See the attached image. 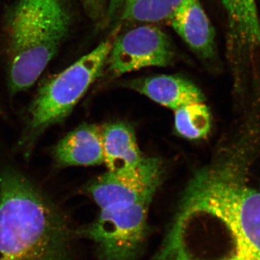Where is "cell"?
I'll list each match as a JSON object with an SVG mask.
<instances>
[{
    "mask_svg": "<svg viewBox=\"0 0 260 260\" xmlns=\"http://www.w3.org/2000/svg\"><path fill=\"white\" fill-rule=\"evenodd\" d=\"M78 226L21 173L0 172V260H86Z\"/></svg>",
    "mask_w": 260,
    "mask_h": 260,
    "instance_id": "cell-1",
    "label": "cell"
},
{
    "mask_svg": "<svg viewBox=\"0 0 260 260\" xmlns=\"http://www.w3.org/2000/svg\"><path fill=\"white\" fill-rule=\"evenodd\" d=\"M232 162L204 168L186 186L179 204L210 214L232 250V260H260V189L249 185Z\"/></svg>",
    "mask_w": 260,
    "mask_h": 260,
    "instance_id": "cell-2",
    "label": "cell"
},
{
    "mask_svg": "<svg viewBox=\"0 0 260 260\" xmlns=\"http://www.w3.org/2000/svg\"><path fill=\"white\" fill-rule=\"evenodd\" d=\"M69 26V15L60 0H18L7 27L11 95L37 82L57 53Z\"/></svg>",
    "mask_w": 260,
    "mask_h": 260,
    "instance_id": "cell-3",
    "label": "cell"
},
{
    "mask_svg": "<svg viewBox=\"0 0 260 260\" xmlns=\"http://www.w3.org/2000/svg\"><path fill=\"white\" fill-rule=\"evenodd\" d=\"M114 39L101 43L44 83L29 108L24 141L34 142L47 128L64 120L102 73Z\"/></svg>",
    "mask_w": 260,
    "mask_h": 260,
    "instance_id": "cell-4",
    "label": "cell"
},
{
    "mask_svg": "<svg viewBox=\"0 0 260 260\" xmlns=\"http://www.w3.org/2000/svg\"><path fill=\"white\" fill-rule=\"evenodd\" d=\"M150 202L99 210L93 221L78 226L80 239L93 249L95 260H139L150 236Z\"/></svg>",
    "mask_w": 260,
    "mask_h": 260,
    "instance_id": "cell-5",
    "label": "cell"
},
{
    "mask_svg": "<svg viewBox=\"0 0 260 260\" xmlns=\"http://www.w3.org/2000/svg\"><path fill=\"white\" fill-rule=\"evenodd\" d=\"M162 176V162L156 158L144 157L129 170L108 171L95 179L87 191L99 210L125 208L143 202L152 203Z\"/></svg>",
    "mask_w": 260,
    "mask_h": 260,
    "instance_id": "cell-6",
    "label": "cell"
},
{
    "mask_svg": "<svg viewBox=\"0 0 260 260\" xmlns=\"http://www.w3.org/2000/svg\"><path fill=\"white\" fill-rule=\"evenodd\" d=\"M174 57V48L167 34L148 24L114 39L107 64L111 75L116 77L150 67L169 66Z\"/></svg>",
    "mask_w": 260,
    "mask_h": 260,
    "instance_id": "cell-7",
    "label": "cell"
},
{
    "mask_svg": "<svg viewBox=\"0 0 260 260\" xmlns=\"http://www.w3.org/2000/svg\"><path fill=\"white\" fill-rule=\"evenodd\" d=\"M167 20L197 55L204 59L214 57L215 30L200 0H182Z\"/></svg>",
    "mask_w": 260,
    "mask_h": 260,
    "instance_id": "cell-8",
    "label": "cell"
},
{
    "mask_svg": "<svg viewBox=\"0 0 260 260\" xmlns=\"http://www.w3.org/2000/svg\"><path fill=\"white\" fill-rule=\"evenodd\" d=\"M129 87L174 111L205 100L200 89L192 82L176 75H160L139 78L132 80Z\"/></svg>",
    "mask_w": 260,
    "mask_h": 260,
    "instance_id": "cell-9",
    "label": "cell"
},
{
    "mask_svg": "<svg viewBox=\"0 0 260 260\" xmlns=\"http://www.w3.org/2000/svg\"><path fill=\"white\" fill-rule=\"evenodd\" d=\"M54 156L61 167H90L104 164L102 127L93 124L78 126L58 143Z\"/></svg>",
    "mask_w": 260,
    "mask_h": 260,
    "instance_id": "cell-10",
    "label": "cell"
},
{
    "mask_svg": "<svg viewBox=\"0 0 260 260\" xmlns=\"http://www.w3.org/2000/svg\"><path fill=\"white\" fill-rule=\"evenodd\" d=\"M104 164L110 172L133 169L144 156L137 142L134 129L126 123H107L102 126Z\"/></svg>",
    "mask_w": 260,
    "mask_h": 260,
    "instance_id": "cell-11",
    "label": "cell"
},
{
    "mask_svg": "<svg viewBox=\"0 0 260 260\" xmlns=\"http://www.w3.org/2000/svg\"><path fill=\"white\" fill-rule=\"evenodd\" d=\"M211 115L204 102L188 104L174 111L176 130L189 140L204 138L211 129Z\"/></svg>",
    "mask_w": 260,
    "mask_h": 260,
    "instance_id": "cell-12",
    "label": "cell"
},
{
    "mask_svg": "<svg viewBox=\"0 0 260 260\" xmlns=\"http://www.w3.org/2000/svg\"><path fill=\"white\" fill-rule=\"evenodd\" d=\"M182 0H126L121 19L140 23L167 20Z\"/></svg>",
    "mask_w": 260,
    "mask_h": 260,
    "instance_id": "cell-13",
    "label": "cell"
},
{
    "mask_svg": "<svg viewBox=\"0 0 260 260\" xmlns=\"http://www.w3.org/2000/svg\"><path fill=\"white\" fill-rule=\"evenodd\" d=\"M126 0H110L108 10V18L109 20L115 18L122 11Z\"/></svg>",
    "mask_w": 260,
    "mask_h": 260,
    "instance_id": "cell-14",
    "label": "cell"
}]
</instances>
